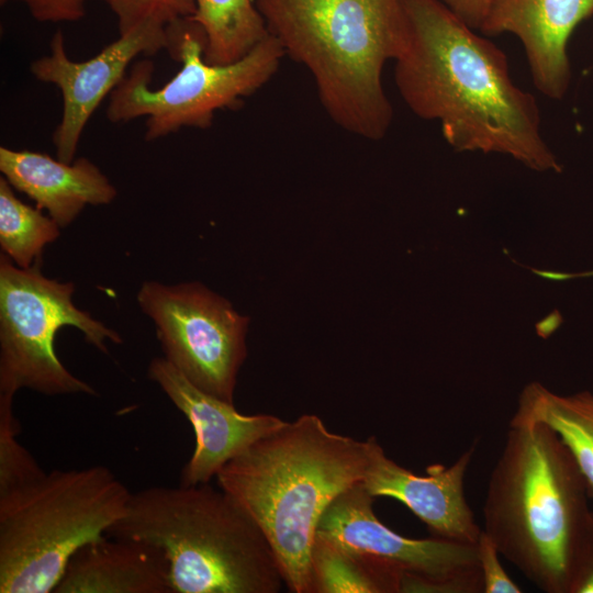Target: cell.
<instances>
[{
    "label": "cell",
    "mask_w": 593,
    "mask_h": 593,
    "mask_svg": "<svg viewBox=\"0 0 593 593\" xmlns=\"http://www.w3.org/2000/svg\"><path fill=\"white\" fill-rule=\"evenodd\" d=\"M405 5L409 34L394 80L409 109L439 122L456 152L503 154L536 171L560 172L536 98L515 85L505 53L439 0Z\"/></svg>",
    "instance_id": "cell-1"
},
{
    "label": "cell",
    "mask_w": 593,
    "mask_h": 593,
    "mask_svg": "<svg viewBox=\"0 0 593 593\" xmlns=\"http://www.w3.org/2000/svg\"><path fill=\"white\" fill-rule=\"evenodd\" d=\"M367 465V439L334 433L317 415L302 414L215 478L265 534L287 588L312 593L310 553L320 519L336 496L361 482Z\"/></svg>",
    "instance_id": "cell-2"
},
{
    "label": "cell",
    "mask_w": 593,
    "mask_h": 593,
    "mask_svg": "<svg viewBox=\"0 0 593 593\" xmlns=\"http://www.w3.org/2000/svg\"><path fill=\"white\" fill-rule=\"evenodd\" d=\"M270 35L315 82L343 130L370 141L388 134L393 108L382 74L405 46V0H255Z\"/></svg>",
    "instance_id": "cell-3"
},
{
    "label": "cell",
    "mask_w": 593,
    "mask_h": 593,
    "mask_svg": "<svg viewBox=\"0 0 593 593\" xmlns=\"http://www.w3.org/2000/svg\"><path fill=\"white\" fill-rule=\"evenodd\" d=\"M588 497L559 435L541 423L511 419L488 483L483 530L500 555L546 593H568L592 512Z\"/></svg>",
    "instance_id": "cell-4"
},
{
    "label": "cell",
    "mask_w": 593,
    "mask_h": 593,
    "mask_svg": "<svg viewBox=\"0 0 593 593\" xmlns=\"http://www.w3.org/2000/svg\"><path fill=\"white\" fill-rule=\"evenodd\" d=\"M107 536L155 548L171 593H277L276 555L251 516L224 490L150 486L131 494Z\"/></svg>",
    "instance_id": "cell-5"
},
{
    "label": "cell",
    "mask_w": 593,
    "mask_h": 593,
    "mask_svg": "<svg viewBox=\"0 0 593 593\" xmlns=\"http://www.w3.org/2000/svg\"><path fill=\"white\" fill-rule=\"evenodd\" d=\"M132 492L107 467L52 470L0 496V593H51L71 557L107 536Z\"/></svg>",
    "instance_id": "cell-6"
},
{
    "label": "cell",
    "mask_w": 593,
    "mask_h": 593,
    "mask_svg": "<svg viewBox=\"0 0 593 593\" xmlns=\"http://www.w3.org/2000/svg\"><path fill=\"white\" fill-rule=\"evenodd\" d=\"M171 58L181 64L161 88L152 89L154 64H133L110 93L107 118L130 122L146 118L145 139L156 141L182 127L209 128L219 110L236 109L277 72L286 56L272 35L242 59L213 65L204 59L205 36L192 16L167 26Z\"/></svg>",
    "instance_id": "cell-7"
},
{
    "label": "cell",
    "mask_w": 593,
    "mask_h": 593,
    "mask_svg": "<svg viewBox=\"0 0 593 593\" xmlns=\"http://www.w3.org/2000/svg\"><path fill=\"white\" fill-rule=\"evenodd\" d=\"M41 265L38 259L20 268L4 253L0 256V392L15 394L26 388L45 395H96L60 362L55 335L63 326L77 327L104 354L107 339L121 344L122 338L72 303L71 282L46 278Z\"/></svg>",
    "instance_id": "cell-8"
},
{
    "label": "cell",
    "mask_w": 593,
    "mask_h": 593,
    "mask_svg": "<svg viewBox=\"0 0 593 593\" xmlns=\"http://www.w3.org/2000/svg\"><path fill=\"white\" fill-rule=\"evenodd\" d=\"M136 299L156 325L164 357L201 390L234 403L248 317L198 282L145 281Z\"/></svg>",
    "instance_id": "cell-9"
},
{
    "label": "cell",
    "mask_w": 593,
    "mask_h": 593,
    "mask_svg": "<svg viewBox=\"0 0 593 593\" xmlns=\"http://www.w3.org/2000/svg\"><path fill=\"white\" fill-rule=\"evenodd\" d=\"M374 499L361 482L351 485L327 506L317 534L400 574L401 593L483 592L477 544L402 536L379 521Z\"/></svg>",
    "instance_id": "cell-10"
},
{
    "label": "cell",
    "mask_w": 593,
    "mask_h": 593,
    "mask_svg": "<svg viewBox=\"0 0 593 593\" xmlns=\"http://www.w3.org/2000/svg\"><path fill=\"white\" fill-rule=\"evenodd\" d=\"M167 27L144 24L119 35L96 56L74 61L67 55L58 30L51 41V53L33 60L31 74L44 83L56 86L63 112L53 133L56 156L72 163L85 127L103 99L124 79L131 63L139 55L150 56L168 48Z\"/></svg>",
    "instance_id": "cell-11"
},
{
    "label": "cell",
    "mask_w": 593,
    "mask_h": 593,
    "mask_svg": "<svg viewBox=\"0 0 593 593\" xmlns=\"http://www.w3.org/2000/svg\"><path fill=\"white\" fill-rule=\"evenodd\" d=\"M148 377L193 428L194 449L181 470L179 484L209 483L228 461L287 423L270 414L238 412L234 403L194 385L165 357L150 361Z\"/></svg>",
    "instance_id": "cell-12"
},
{
    "label": "cell",
    "mask_w": 593,
    "mask_h": 593,
    "mask_svg": "<svg viewBox=\"0 0 593 593\" xmlns=\"http://www.w3.org/2000/svg\"><path fill=\"white\" fill-rule=\"evenodd\" d=\"M368 440V465L361 480L374 497L403 503L434 537L477 544L481 528L465 495V477L475 445L451 466L432 465L427 474H416L390 459L376 437Z\"/></svg>",
    "instance_id": "cell-13"
},
{
    "label": "cell",
    "mask_w": 593,
    "mask_h": 593,
    "mask_svg": "<svg viewBox=\"0 0 593 593\" xmlns=\"http://www.w3.org/2000/svg\"><path fill=\"white\" fill-rule=\"evenodd\" d=\"M593 15V0H493L479 32L504 33L522 43L534 86L560 100L571 82L569 40Z\"/></svg>",
    "instance_id": "cell-14"
},
{
    "label": "cell",
    "mask_w": 593,
    "mask_h": 593,
    "mask_svg": "<svg viewBox=\"0 0 593 593\" xmlns=\"http://www.w3.org/2000/svg\"><path fill=\"white\" fill-rule=\"evenodd\" d=\"M0 171L12 188L25 193L67 227L87 205L111 203L116 189L86 157L65 163L47 154L0 147Z\"/></svg>",
    "instance_id": "cell-15"
},
{
    "label": "cell",
    "mask_w": 593,
    "mask_h": 593,
    "mask_svg": "<svg viewBox=\"0 0 593 593\" xmlns=\"http://www.w3.org/2000/svg\"><path fill=\"white\" fill-rule=\"evenodd\" d=\"M108 537L71 557L56 593H171L166 562L155 548Z\"/></svg>",
    "instance_id": "cell-16"
},
{
    "label": "cell",
    "mask_w": 593,
    "mask_h": 593,
    "mask_svg": "<svg viewBox=\"0 0 593 593\" xmlns=\"http://www.w3.org/2000/svg\"><path fill=\"white\" fill-rule=\"evenodd\" d=\"M512 419L553 429L572 455L593 499V393L557 394L539 382L527 384Z\"/></svg>",
    "instance_id": "cell-17"
},
{
    "label": "cell",
    "mask_w": 593,
    "mask_h": 593,
    "mask_svg": "<svg viewBox=\"0 0 593 593\" xmlns=\"http://www.w3.org/2000/svg\"><path fill=\"white\" fill-rule=\"evenodd\" d=\"M192 19L205 36L204 59L235 63L270 35L255 0H195Z\"/></svg>",
    "instance_id": "cell-18"
},
{
    "label": "cell",
    "mask_w": 593,
    "mask_h": 593,
    "mask_svg": "<svg viewBox=\"0 0 593 593\" xmlns=\"http://www.w3.org/2000/svg\"><path fill=\"white\" fill-rule=\"evenodd\" d=\"M310 566L312 593H401L400 574L317 533Z\"/></svg>",
    "instance_id": "cell-19"
},
{
    "label": "cell",
    "mask_w": 593,
    "mask_h": 593,
    "mask_svg": "<svg viewBox=\"0 0 593 593\" xmlns=\"http://www.w3.org/2000/svg\"><path fill=\"white\" fill-rule=\"evenodd\" d=\"M59 234V225L49 215L22 202L8 180L0 178V246L16 266L32 267Z\"/></svg>",
    "instance_id": "cell-20"
},
{
    "label": "cell",
    "mask_w": 593,
    "mask_h": 593,
    "mask_svg": "<svg viewBox=\"0 0 593 593\" xmlns=\"http://www.w3.org/2000/svg\"><path fill=\"white\" fill-rule=\"evenodd\" d=\"M14 394L0 392V496L40 479L45 471L19 443L20 423L13 411Z\"/></svg>",
    "instance_id": "cell-21"
},
{
    "label": "cell",
    "mask_w": 593,
    "mask_h": 593,
    "mask_svg": "<svg viewBox=\"0 0 593 593\" xmlns=\"http://www.w3.org/2000/svg\"><path fill=\"white\" fill-rule=\"evenodd\" d=\"M116 19L119 35L144 24L167 27L195 11V0H102Z\"/></svg>",
    "instance_id": "cell-22"
},
{
    "label": "cell",
    "mask_w": 593,
    "mask_h": 593,
    "mask_svg": "<svg viewBox=\"0 0 593 593\" xmlns=\"http://www.w3.org/2000/svg\"><path fill=\"white\" fill-rule=\"evenodd\" d=\"M479 563L482 572L483 593H521V588L511 579L502 563L493 540L482 529L477 541Z\"/></svg>",
    "instance_id": "cell-23"
},
{
    "label": "cell",
    "mask_w": 593,
    "mask_h": 593,
    "mask_svg": "<svg viewBox=\"0 0 593 593\" xmlns=\"http://www.w3.org/2000/svg\"><path fill=\"white\" fill-rule=\"evenodd\" d=\"M0 2L22 3L38 22L61 23L81 20L86 15L88 0H0Z\"/></svg>",
    "instance_id": "cell-24"
},
{
    "label": "cell",
    "mask_w": 593,
    "mask_h": 593,
    "mask_svg": "<svg viewBox=\"0 0 593 593\" xmlns=\"http://www.w3.org/2000/svg\"><path fill=\"white\" fill-rule=\"evenodd\" d=\"M568 593H593V511L574 556Z\"/></svg>",
    "instance_id": "cell-25"
},
{
    "label": "cell",
    "mask_w": 593,
    "mask_h": 593,
    "mask_svg": "<svg viewBox=\"0 0 593 593\" xmlns=\"http://www.w3.org/2000/svg\"><path fill=\"white\" fill-rule=\"evenodd\" d=\"M455 15L479 31L493 0H439Z\"/></svg>",
    "instance_id": "cell-26"
},
{
    "label": "cell",
    "mask_w": 593,
    "mask_h": 593,
    "mask_svg": "<svg viewBox=\"0 0 593 593\" xmlns=\"http://www.w3.org/2000/svg\"><path fill=\"white\" fill-rule=\"evenodd\" d=\"M561 322L560 313L555 311L536 324L537 334L542 338H548L560 326Z\"/></svg>",
    "instance_id": "cell-27"
}]
</instances>
